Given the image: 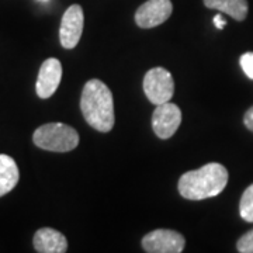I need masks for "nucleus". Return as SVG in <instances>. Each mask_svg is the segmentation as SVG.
<instances>
[{
	"label": "nucleus",
	"mask_w": 253,
	"mask_h": 253,
	"mask_svg": "<svg viewBox=\"0 0 253 253\" xmlns=\"http://www.w3.org/2000/svg\"><path fill=\"white\" fill-rule=\"evenodd\" d=\"M239 62H241L245 75L249 79H253V52H246V54L242 55Z\"/></svg>",
	"instance_id": "2eb2a0df"
},
{
	"label": "nucleus",
	"mask_w": 253,
	"mask_h": 253,
	"mask_svg": "<svg viewBox=\"0 0 253 253\" xmlns=\"http://www.w3.org/2000/svg\"><path fill=\"white\" fill-rule=\"evenodd\" d=\"M244 124H245V126L249 129V131H252L253 132V106L251 107V109L248 110L246 113H245Z\"/></svg>",
	"instance_id": "dca6fc26"
},
{
	"label": "nucleus",
	"mask_w": 253,
	"mask_h": 253,
	"mask_svg": "<svg viewBox=\"0 0 253 253\" xmlns=\"http://www.w3.org/2000/svg\"><path fill=\"white\" fill-rule=\"evenodd\" d=\"M20 179L17 163L9 155L0 154V197L6 196L17 186Z\"/></svg>",
	"instance_id": "9b49d317"
},
{
	"label": "nucleus",
	"mask_w": 253,
	"mask_h": 253,
	"mask_svg": "<svg viewBox=\"0 0 253 253\" xmlns=\"http://www.w3.org/2000/svg\"><path fill=\"white\" fill-rule=\"evenodd\" d=\"M62 79V65L56 58H48L42 62L38 79H37L36 90L40 99H49L54 94Z\"/></svg>",
	"instance_id": "1a4fd4ad"
},
{
	"label": "nucleus",
	"mask_w": 253,
	"mask_h": 253,
	"mask_svg": "<svg viewBox=\"0 0 253 253\" xmlns=\"http://www.w3.org/2000/svg\"><path fill=\"white\" fill-rule=\"evenodd\" d=\"M228 184V170L221 163H208L203 168L184 173L179 179L181 197L193 201L221 194Z\"/></svg>",
	"instance_id": "f03ea898"
},
{
	"label": "nucleus",
	"mask_w": 253,
	"mask_h": 253,
	"mask_svg": "<svg viewBox=\"0 0 253 253\" xmlns=\"http://www.w3.org/2000/svg\"><path fill=\"white\" fill-rule=\"evenodd\" d=\"M33 141L38 148L51 152H69L79 145V134L72 126L62 123H48L38 126Z\"/></svg>",
	"instance_id": "7ed1b4c3"
},
{
	"label": "nucleus",
	"mask_w": 253,
	"mask_h": 253,
	"mask_svg": "<svg viewBox=\"0 0 253 253\" xmlns=\"http://www.w3.org/2000/svg\"><path fill=\"white\" fill-rule=\"evenodd\" d=\"M204 4L208 9L225 13L236 21H244L249 11L248 0H204Z\"/></svg>",
	"instance_id": "f8f14e48"
},
{
	"label": "nucleus",
	"mask_w": 253,
	"mask_h": 253,
	"mask_svg": "<svg viewBox=\"0 0 253 253\" xmlns=\"http://www.w3.org/2000/svg\"><path fill=\"white\" fill-rule=\"evenodd\" d=\"M239 214L246 222H253V184L245 190L241 197Z\"/></svg>",
	"instance_id": "ddd939ff"
},
{
	"label": "nucleus",
	"mask_w": 253,
	"mask_h": 253,
	"mask_svg": "<svg viewBox=\"0 0 253 253\" xmlns=\"http://www.w3.org/2000/svg\"><path fill=\"white\" fill-rule=\"evenodd\" d=\"M33 244L34 249L40 253H65L68 251V241L65 235L52 228L38 229Z\"/></svg>",
	"instance_id": "9d476101"
},
{
	"label": "nucleus",
	"mask_w": 253,
	"mask_h": 253,
	"mask_svg": "<svg viewBox=\"0 0 253 253\" xmlns=\"http://www.w3.org/2000/svg\"><path fill=\"white\" fill-rule=\"evenodd\" d=\"M236 249L241 253H253V229L239 238Z\"/></svg>",
	"instance_id": "4468645a"
},
{
	"label": "nucleus",
	"mask_w": 253,
	"mask_h": 253,
	"mask_svg": "<svg viewBox=\"0 0 253 253\" xmlns=\"http://www.w3.org/2000/svg\"><path fill=\"white\" fill-rule=\"evenodd\" d=\"M81 110L86 123L100 132H109L113 129L114 101L111 90L106 83L99 79H90L84 84L81 97Z\"/></svg>",
	"instance_id": "f257e3e1"
},
{
	"label": "nucleus",
	"mask_w": 253,
	"mask_h": 253,
	"mask_svg": "<svg viewBox=\"0 0 253 253\" xmlns=\"http://www.w3.org/2000/svg\"><path fill=\"white\" fill-rule=\"evenodd\" d=\"M214 24H215V27H217L218 30H222V28L226 26V21L224 20V17H222V14H221V13H218L217 16L214 17Z\"/></svg>",
	"instance_id": "f3484780"
},
{
	"label": "nucleus",
	"mask_w": 253,
	"mask_h": 253,
	"mask_svg": "<svg viewBox=\"0 0 253 253\" xmlns=\"http://www.w3.org/2000/svg\"><path fill=\"white\" fill-rule=\"evenodd\" d=\"M144 91L155 106L170 101L174 93V82L170 72L161 66L149 69L145 73Z\"/></svg>",
	"instance_id": "20e7f679"
},
{
	"label": "nucleus",
	"mask_w": 253,
	"mask_h": 253,
	"mask_svg": "<svg viewBox=\"0 0 253 253\" xmlns=\"http://www.w3.org/2000/svg\"><path fill=\"white\" fill-rule=\"evenodd\" d=\"M170 0H148L135 11V21L141 28H154L163 24L172 16Z\"/></svg>",
	"instance_id": "6e6552de"
},
{
	"label": "nucleus",
	"mask_w": 253,
	"mask_h": 253,
	"mask_svg": "<svg viewBox=\"0 0 253 253\" xmlns=\"http://www.w3.org/2000/svg\"><path fill=\"white\" fill-rule=\"evenodd\" d=\"M84 16L83 9L79 4H72L63 13L61 28H59V41L61 45L66 49H72L81 41L83 33Z\"/></svg>",
	"instance_id": "0eeeda50"
},
{
	"label": "nucleus",
	"mask_w": 253,
	"mask_h": 253,
	"mask_svg": "<svg viewBox=\"0 0 253 253\" xmlns=\"http://www.w3.org/2000/svg\"><path fill=\"white\" fill-rule=\"evenodd\" d=\"M184 245V236L172 229H156L142 238V248L148 253H180Z\"/></svg>",
	"instance_id": "39448f33"
},
{
	"label": "nucleus",
	"mask_w": 253,
	"mask_h": 253,
	"mask_svg": "<svg viewBox=\"0 0 253 253\" xmlns=\"http://www.w3.org/2000/svg\"><path fill=\"white\" fill-rule=\"evenodd\" d=\"M181 124V110L170 101L156 106L152 114L154 132L161 139H168L174 135Z\"/></svg>",
	"instance_id": "423d86ee"
}]
</instances>
